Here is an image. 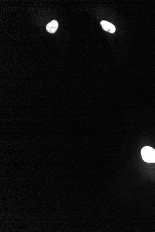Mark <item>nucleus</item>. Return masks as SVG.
<instances>
[{
    "label": "nucleus",
    "instance_id": "f257e3e1",
    "mask_svg": "<svg viewBox=\"0 0 155 232\" xmlns=\"http://www.w3.org/2000/svg\"><path fill=\"white\" fill-rule=\"evenodd\" d=\"M142 159L147 163L155 162V150L152 147H145L141 150Z\"/></svg>",
    "mask_w": 155,
    "mask_h": 232
},
{
    "label": "nucleus",
    "instance_id": "f03ea898",
    "mask_svg": "<svg viewBox=\"0 0 155 232\" xmlns=\"http://www.w3.org/2000/svg\"><path fill=\"white\" fill-rule=\"evenodd\" d=\"M101 24L104 30L110 33H113L116 31L115 26L112 24L106 22V21H102L101 23Z\"/></svg>",
    "mask_w": 155,
    "mask_h": 232
},
{
    "label": "nucleus",
    "instance_id": "7ed1b4c3",
    "mask_svg": "<svg viewBox=\"0 0 155 232\" xmlns=\"http://www.w3.org/2000/svg\"><path fill=\"white\" fill-rule=\"evenodd\" d=\"M58 23L55 20H53L47 25L46 29L50 33H54L58 28Z\"/></svg>",
    "mask_w": 155,
    "mask_h": 232
}]
</instances>
